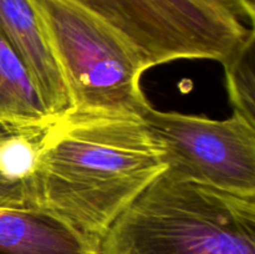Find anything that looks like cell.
I'll return each instance as SVG.
<instances>
[{"label":"cell","instance_id":"1","mask_svg":"<svg viewBox=\"0 0 255 254\" xmlns=\"http://www.w3.org/2000/svg\"><path fill=\"white\" fill-rule=\"evenodd\" d=\"M164 171L161 148L141 119L69 112L42 136L35 171L37 207L101 241Z\"/></svg>","mask_w":255,"mask_h":254},{"label":"cell","instance_id":"2","mask_svg":"<svg viewBox=\"0 0 255 254\" xmlns=\"http://www.w3.org/2000/svg\"><path fill=\"white\" fill-rule=\"evenodd\" d=\"M100 254H255V197L164 171L107 229Z\"/></svg>","mask_w":255,"mask_h":254},{"label":"cell","instance_id":"3","mask_svg":"<svg viewBox=\"0 0 255 254\" xmlns=\"http://www.w3.org/2000/svg\"><path fill=\"white\" fill-rule=\"evenodd\" d=\"M69 94L71 112L138 117L148 105L141 76L149 67L137 50L74 0H32Z\"/></svg>","mask_w":255,"mask_h":254},{"label":"cell","instance_id":"4","mask_svg":"<svg viewBox=\"0 0 255 254\" xmlns=\"http://www.w3.org/2000/svg\"><path fill=\"white\" fill-rule=\"evenodd\" d=\"M137 50L148 67L174 60L223 64L254 30L242 0H74Z\"/></svg>","mask_w":255,"mask_h":254},{"label":"cell","instance_id":"5","mask_svg":"<svg viewBox=\"0 0 255 254\" xmlns=\"http://www.w3.org/2000/svg\"><path fill=\"white\" fill-rule=\"evenodd\" d=\"M139 119L162 151L166 171L183 181L255 197V126L164 112L147 105Z\"/></svg>","mask_w":255,"mask_h":254},{"label":"cell","instance_id":"6","mask_svg":"<svg viewBox=\"0 0 255 254\" xmlns=\"http://www.w3.org/2000/svg\"><path fill=\"white\" fill-rule=\"evenodd\" d=\"M0 35L25 65L50 116L56 120L71 112L66 86L32 0H0Z\"/></svg>","mask_w":255,"mask_h":254},{"label":"cell","instance_id":"7","mask_svg":"<svg viewBox=\"0 0 255 254\" xmlns=\"http://www.w3.org/2000/svg\"><path fill=\"white\" fill-rule=\"evenodd\" d=\"M0 254H100V239L44 208L0 207Z\"/></svg>","mask_w":255,"mask_h":254},{"label":"cell","instance_id":"8","mask_svg":"<svg viewBox=\"0 0 255 254\" xmlns=\"http://www.w3.org/2000/svg\"><path fill=\"white\" fill-rule=\"evenodd\" d=\"M52 121L25 65L0 35V122L45 127Z\"/></svg>","mask_w":255,"mask_h":254},{"label":"cell","instance_id":"9","mask_svg":"<svg viewBox=\"0 0 255 254\" xmlns=\"http://www.w3.org/2000/svg\"><path fill=\"white\" fill-rule=\"evenodd\" d=\"M255 32L223 62L234 114L255 126Z\"/></svg>","mask_w":255,"mask_h":254},{"label":"cell","instance_id":"10","mask_svg":"<svg viewBox=\"0 0 255 254\" xmlns=\"http://www.w3.org/2000/svg\"><path fill=\"white\" fill-rule=\"evenodd\" d=\"M12 125L0 122V141ZM0 207L6 208H36L20 188L12 186L0 174Z\"/></svg>","mask_w":255,"mask_h":254},{"label":"cell","instance_id":"11","mask_svg":"<svg viewBox=\"0 0 255 254\" xmlns=\"http://www.w3.org/2000/svg\"><path fill=\"white\" fill-rule=\"evenodd\" d=\"M242 1H243L247 6L251 7L252 10H255V0H242Z\"/></svg>","mask_w":255,"mask_h":254}]
</instances>
